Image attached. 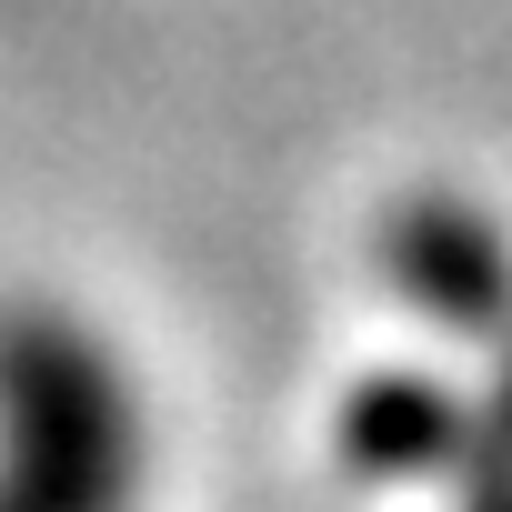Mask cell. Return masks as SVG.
Instances as JSON below:
<instances>
[{"label": "cell", "instance_id": "1", "mask_svg": "<svg viewBox=\"0 0 512 512\" xmlns=\"http://www.w3.org/2000/svg\"><path fill=\"white\" fill-rule=\"evenodd\" d=\"M141 402L71 312H0V512H141Z\"/></svg>", "mask_w": 512, "mask_h": 512}, {"label": "cell", "instance_id": "2", "mask_svg": "<svg viewBox=\"0 0 512 512\" xmlns=\"http://www.w3.org/2000/svg\"><path fill=\"white\" fill-rule=\"evenodd\" d=\"M382 272L442 332H472V342H502L512 332V241H502L492 211H472L452 191H412L382 221Z\"/></svg>", "mask_w": 512, "mask_h": 512}, {"label": "cell", "instance_id": "3", "mask_svg": "<svg viewBox=\"0 0 512 512\" xmlns=\"http://www.w3.org/2000/svg\"><path fill=\"white\" fill-rule=\"evenodd\" d=\"M462 432H472V412H462L442 382L382 372V382H362L352 412H342V462H352L362 482H422V472H452V462H462Z\"/></svg>", "mask_w": 512, "mask_h": 512}]
</instances>
